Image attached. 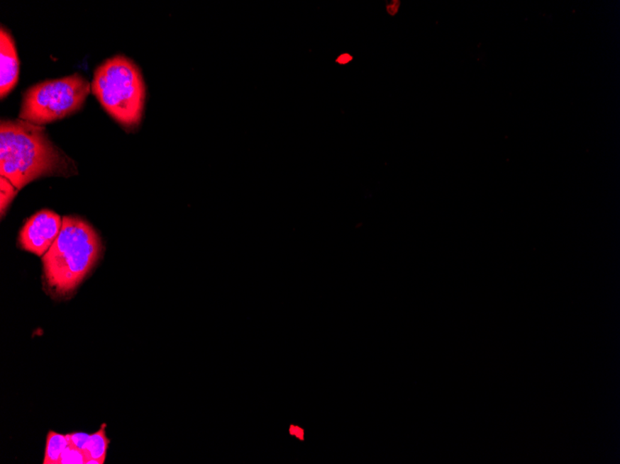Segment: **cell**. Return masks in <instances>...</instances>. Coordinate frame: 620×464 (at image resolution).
<instances>
[{"label":"cell","mask_w":620,"mask_h":464,"mask_svg":"<svg viewBox=\"0 0 620 464\" xmlns=\"http://www.w3.org/2000/svg\"><path fill=\"white\" fill-rule=\"evenodd\" d=\"M77 174L74 162L50 140L43 126L18 119L0 125V176L18 189L42 176Z\"/></svg>","instance_id":"1"},{"label":"cell","mask_w":620,"mask_h":464,"mask_svg":"<svg viewBox=\"0 0 620 464\" xmlns=\"http://www.w3.org/2000/svg\"><path fill=\"white\" fill-rule=\"evenodd\" d=\"M0 96L4 98L16 86L19 80V59L13 36L4 26L0 31Z\"/></svg>","instance_id":"6"},{"label":"cell","mask_w":620,"mask_h":464,"mask_svg":"<svg viewBox=\"0 0 620 464\" xmlns=\"http://www.w3.org/2000/svg\"><path fill=\"white\" fill-rule=\"evenodd\" d=\"M62 222L61 216L48 210L32 216L20 232L21 248L35 255L44 256L59 237Z\"/></svg>","instance_id":"5"},{"label":"cell","mask_w":620,"mask_h":464,"mask_svg":"<svg viewBox=\"0 0 620 464\" xmlns=\"http://www.w3.org/2000/svg\"><path fill=\"white\" fill-rule=\"evenodd\" d=\"M105 429H106V424H101V429L90 436L86 450L84 451L87 457L86 463H104L105 459H106L108 446L110 444Z\"/></svg>","instance_id":"7"},{"label":"cell","mask_w":620,"mask_h":464,"mask_svg":"<svg viewBox=\"0 0 620 464\" xmlns=\"http://www.w3.org/2000/svg\"><path fill=\"white\" fill-rule=\"evenodd\" d=\"M351 60V56L348 55V54H345V55H342L341 57H340V58L338 59V62L342 63V64H345V63L350 62Z\"/></svg>","instance_id":"14"},{"label":"cell","mask_w":620,"mask_h":464,"mask_svg":"<svg viewBox=\"0 0 620 464\" xmlns=\"http://www.w3.org/2000/svg\"><path fill=\"white\" fill-rule=\"evenodd\" d=\"M66 436H67L68 441L71 445L77 448L78 450L85 451L87 442L89 441V435H87L86 433H73L68 434Z\"/></svg>","instance_id":"11"},{"label":"cell","mask_w":620,"mask_h":464,"mask_svg":"<svg viewBox=\"0 0 620 464\" xmlns=\"http://www.w3.org/2000/svg\"><path fill=\"white\" fill-rule=\"evenodd\" d=\"M69 444L67 436L50 431L47 438L44 464H60L62 455Z\"/></svg>","instance_id":"8"},{"label":"cell","mask_w":620,"mask_h":464,"mask_svg":"<svg viewBox=\"0 0 620 464\" xmlns=\"http://www.w3.org/2000/svg\"><path fill=\"white\" fill-rule=\"evenodd\" d=\"M400 3L399 1H393L390 5H388L387 10L390 15H395L399 11Z\"/></svg>","instance_id":"12"},{"label":"cell","mask_w":620,"mask_h":464,"mask_svg":"<svg viewBox=\"0 0 620 464\" xmlns=\"http://www.w3.org/2000/svg\"><path fill=\"white\" fill-rule=\"evenodd\" d=\"M92 91L99 103L126 130H135L143 118L146 86L138 66L125 56L108 59L94 72Z\"/></svg>","instance_id":"3"},{"label":"cell","mask_w":620,"mask_h":464,"mask_svg":"<svg viewBox=\"0 0 620 464\" xmlns=\"http://www.w3.org/2000/svg\"><path fill=\"white\" fill-rule=\"evenodd\" d=\"M92 91V84L75 74L35 84L23 95L21 120L43 126L79 111Z\"/></svg>","instance_id":"4"},{"label":"cell","mask_w":620,"mask_h":464,"mask_svg":"<svg viewBox=\"0 0 620 464\" xmlns=\"http://www.w3.org/2000/svg\"><path fill=\"white\" fill-rule=\"evenodd\" d=\"M290 433L292 435L297 436L301 441L304 439V431L297 426H291Z\"/></svg>","instance_id":"13"},{"label":"cell","mask_w":620,"mask_h":464,"mask_svg":"<svg viewBox=\"0 0 620 464\" xmlns=\"http://www.w3.org/2000/svg\"><path fill=\"white\" fill-rule=\"evenodd\" d=\"M0 185H1V216L3 217L5 210L8 209L9 205L11 203L15 195L19 191L5 177L1 176L0 179Z\"/></svg>","instance_id":"9"},{"label":"cell","mask_w":620,"mask_h":464,"mask_svg":"<svg viewBox=\"0 0 620 464\" xmlns=\"http://www.w3.org/2000/svg\"><path fill=\"white\" fill-rule=\"evenodd\" d=\"M87 463L86 454L69 443L63 451L60 464H83Z\"/></svg>","instance_id":"10"},{"label":"cell","mask_w":620,"mask_h":464,"mask_svg":"<svg viewBox=\"0 0 620 464\" xmlns=\"http://www.w3.org/2000/svg\"><path fill=\"white\" fill-rule=\"evenodd\" d=\"M101 237L92 225L77 217H65L55 242L43 256L45 280L57 297L75 290L101 257Z\"/></svg>","instance_id":"2"}]
</instances>
